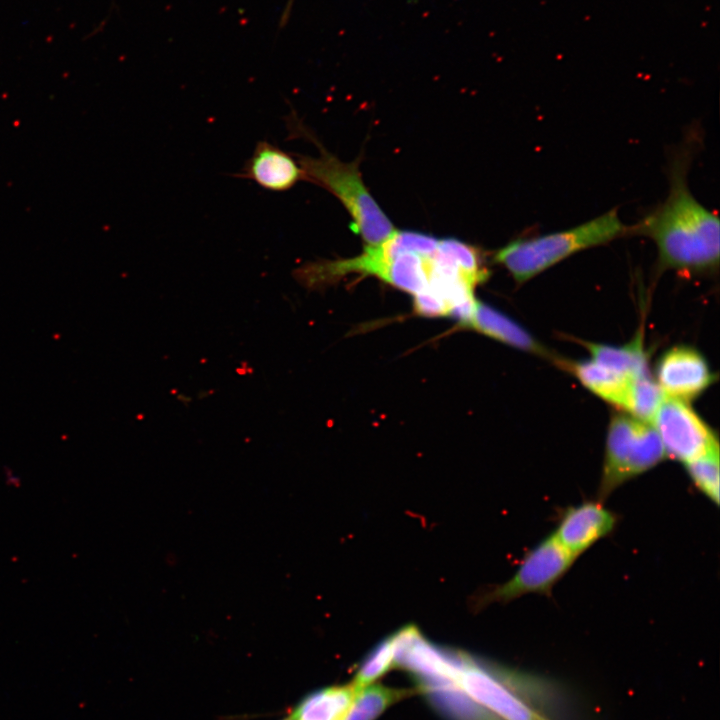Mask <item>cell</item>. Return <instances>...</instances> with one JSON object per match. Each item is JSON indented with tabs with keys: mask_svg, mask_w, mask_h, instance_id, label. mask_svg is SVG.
<instances>
[{
	"mask_svg": "<svg viewBox=\"0 0 720 720\" xmlns=\"http://www.w3.org/2000/svg\"><path fill=\"white\" fill-rule=\"evenodd\" d=\"M667 457L652 424L629 414L611 417L596 499L604 502L627 481L651 470Z\"/></svg>",
	"mask_w": 720,
	"mask_h": 720,
	"instance_id": "277c9868",
	"label": "cell"
},
{
	"mask_svg": "<svg viewBox=\"0 0 720 720\" xmlns=\"http://www.w3.org/2000/svg\"><path fill=\"white\" fill-rule=\"evenodd\" d=\"M694 486L715 505L719 504V444L684 464Z\"/></svg>",
	"mask_w": 720,
	"mask_h": 720,
	"instance_id": "e0dca14e",
	"label": "cell"
},
{
	"mask_svg": "<svg viewBox=\"0 0 720 720\" xmlns=\"http://www.w3.org/2000/svg\"><path fill=\"white\" fill-rule=\"evenodd\" d=\"M412 691L370 684L356 692L344 720H375L388 707Z\"/></svg>",
	"mask_w": 720,
	"mask_h": 720,
	"instance_id": "2e32d148",
	"label": "cell"
},
{
	"mask_svg": "<svg viewBox=\"0 0 720 720\" xmlns=\"http://www.w3.org/2000/svg\"><path fill=\"white\" fill-rule=\"evenodd\" d=\"M629 234L617 209L570 229L510 241L494 254L514 280L524 283L569 256Z\"/></svg>",
	"mask_w": 720,
	"mask_h": 720,
	"instance_id": "3957f363",
	"label": "cell"
},
{
	"mask_svg": "<svg viewBox=\"0 0 720 720\" xmlns=\"http://www.w3.org/2000/svg\"><path fill=\"white\" fill-rule=\"evenodd\" d=\"M427 700L449 720H501L451 682L416 683Z\"/></svg>",
	"mask_w": 720,
	"mask_h": 720,
	"instance_id": "7c38bea8",
	"label": "cell"
},
{
	"mask_svg": "<svg viewBox=\"0 0 720 720\" xmlns=\"http://www.w3.org/2000/svg\"><path fill=\"white\" fill-rule=\"evenodd\" d=\"M656 382L666 396L691 401L716 379L705 357L689 346H676L664 352L655 367Z\"/></svg>",
	"mask_w": 720,
	"mask_h": 720,
	"instance_id": "ba28073f",
	"label": "cell"
},
{
	"mask_svg": "<svg viewBox=\"0 0 720 720\" xmlns=\"http://www.w3.org/2000/svg\"><path fill=\"white\" fill-rule=\"evenodd\" d=\"M394 666V641L389 636L373 648L361 662L352 685L356 692L373 684Z\"/></svg>",
	"mask_w": 720,
	"mask_h": 720,
	"instance_id": "ffe728a7",
	"label": "cell"
},
{
	"mask_svg": "<svg viewBox=\"0 0 720 720\" xmlns=\"http://www.w3.org/2000/svg\"><path fill=\"white\" fill-rule=\"evenodd\" d=\"M287 126L290 136L308 138L320 151L318 156L297 155L303 179L321 186L342 202L353 218V231L367 245L387 239L395 229L364 185L359 160L343 162L327 152L294 113L288 116Z\"/></svg>",
	"mask_w": 720,
	"mask_h": 720,
	"instance_id": "7a4b0ae2",
	"label": "cell"
},
{
	"mask_svg": "<svg viewBox=\"0 0 720 720\" xmlns=\"http://www.w3.org/2000/svg\"><path fill=\"white\" fill-rule=\"evenodd\" d=\"M616 523V515L604 506V502L597 499L584 501L562 512L552 534L570 554L578 558L608 536Z\"/></svg>",
	"mask_w": 720,
	"mask_h": 720,
	"instance_id": "9c48e42d",
	"label": "cell"
},
{
	"mask_svg": "<svg viewBox=\"0 0 720 720\" xmlns=\"http://www.w3.org/2000/svg\"><path fill=\"white\" fill-rule=\"evenodd\" d=\"M294 3H295V0H287L286 1V4H285L283 11L281 13V16H280L279 28H283L287 25V23L290 19V16H291V12H292Z\"/></svg>",
	"mask_w": 720,
	"mask_h": 720,
	"instance_id": "7402d4cb",
	"label": "cell"
},
{
	"mask_svg": "<svg viewBox=\"0 0 720 720\" xmlns=\"http://www.w3.org/2000/svg\"><path fill=\"white\" fill-rule=\"evenodd\" d=\"M576 559L550 534L524 555L508 581L481 593L474 600L475 607L505 603L527 594L549 595Z\"/></svg>",
	"mask_w": 720,
	"mask_h": 720,
	"instance_id": "5b68a950",
	"label": "cell"
},
{
	"mask_svg": "<svg viewBox=\"0 0 720 720\" xmlns=\"http://www.w3.org/2000/svg\"><path fill=\"white\" fill-rule=\"evenodd\" d=\"M464 327L472 328L515 348L539 356L551 357L550 352L519 324L482 302H476L474 313Z\"/></svg>",
	"mask_w": 720,
	"mask_h": 720,
	"instance_id": "8fae6325",
	"label": "cell"
},
{
	"mask_svg": "<svg viewBox=\"0 0 720 720\" xmlns=\"http://www.w3.org/2000/svg\"><path fill=\"white\" fill-rule=\"evenodd\" d=\"M585 347L596 363L630 378L650 376L648 354L644 348L643 335L624 346H610L585 342Z\"/></svg>",
	"mask_w": 720,
	"mask_h": 720,
	"instance_id": "5bb4252c",
	"label": "cell"
},
{
	"mask_svg": "<svg viewBox=\"0 0 720 720\" xmlns=\"http://www.w3.org/2000/svg\"><path fill=\"white\" fill-rule=\"evenodd\" d=\"M690 152L689 147L683 149L671 163L664 202L629 227V234L646 236L655 243L658 272L705 275L718 270L719 218L689 189Z\"/></svg>",
	"mask_w": 720,
	"mask_h": 720,
	"instance_id": "6da1fadb",
	"label": "cell"
},
{
	"mask_svg": "<svg viewBox=\"0 0 720 720\" xmlns=\"http://www.w3.org/2000/svg\"><path fill=\"white\" fill-rule=\"evenodd\" d=\"M414 309L417 314L422 316H448V309L444 301L428 289L414 295Z\"/></svg>",
	"mask_w": 720,
	"mask_h": 720,
	"instance_id": "44dd1931",
	"label": "cell"
},
{
	"mask_svg": "<svg viewBox=\"0 0 720 720\" xmlns=\"http://www.w3.org/2000/svg\"><path fill=\"white\" fill-rule=\"evenodd\" d=\"M667 457L683 464L715 445L717 436L688 402L665 395L652 422Z\"/></svg>",
	"mask_w": 720,
	"mask_h": 720,
	"instance_id": "52a82bcc",
	"label": "cell"
},
{
	"mask_svg": "<svg viewBox=\"0 0 720 720\" xmlns=\"http://www.w3.org/2000/svg\"><path fill=\"white\" fill-rule=\"evenodd\" d=\"M438 250L477 285L488 279L489 271L477 248L454 238H445L438 240Z\"/></svg>",
	"mask_w": 720,
	"mask_h": 720,
	"instance_id": "d6986e66",
	"label": "cell"
},
{
	"mask_svg": "<svg viewBox=\"0 0 720 720\" xmlns=\"http://www.w3.org/2000/svg\"><path fill=\"white\" fill-rule=\"evenodd\" d=\"M566 365L591 392L611 404L626 409L634 378L617 373L592 359L591 361L566 363Z\"/></svg>",
	"mask_w": 720,
	"mask_h": 720,
	"instance_id": "4fadbf2b",
	"label": "cell"
},
{
	"mask_svg": "<svg viewBox=\"0 0 720 720\" xmlns=\"http://www.w3.org/2000/svg\"><path fill=\"white\" fill-rule=\"evenodd\" d=\"M285 720H290V719L287 718V719H285Z\"/></svg>",
	"mask_w": 720,
	"mask_h": 720,
	"instance_id": "603a6c76",
	"label": "cell"
},
{
	"mask_svg": "<svg viewBox=\"0 0 720 720\" xmlns=\"http://www.w3.org/2000/svg\"><path fill=\"white\" fill-rule=\"evenodd\" d=\"M453 684L501 720H549L501 680L498 668L465 652Z\"/></svg>",
	"mask_w": 720,
	"mask_h": 720,
	"instance_id": "8992f818",
	"label": "cell"
},
{
	"mask_svg": "<svg viewBox=\"0 0 720 720\" xmlns=\"http://www.w3.org/2000/svg\"><path fill=\"white\" fill-rule=\"evenodd\" d=\"M235 176L252 180L273 192L287 191L303 179L298 161L267 140L257 142L252 155Z\"/></svg>",
	"mask_w": 720,
	"mask_h": 720,
	"instance_id": "30bf717a",
	"label": "cell"
},
{
	"mask_svg": "<svg viewBox=\"0 0 720 720\" xmlns=\"http://www.w3.org/2000/svg\"><path fill=\"white\" fill-rule=\"evenodd\" d=\"M664 398V392L651 376L634 378L625 411L629 415L651 424Z\"/></svg>",
	"mask_w": 720,
	"mask_h": 720,
	"instance_id": "ac0fdd59",
	"label": "cell"
},
{
	"mask_svg": "<svg viewBox=\"0 0 720 720\" xmlns=\"http://www.w3.org/2000/svg\"><path fill=\"white\" fill-rule=\"evenodd\" d=\"M355 694L351 683L319 689L304 697L288 719L344 720Z\"/></svg>",
	"mask_w": 720,
	"mask_h": 720,
	"instance_id": "9a60e30c",
	"label": "cell"
}]
</instances>
